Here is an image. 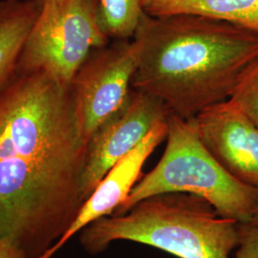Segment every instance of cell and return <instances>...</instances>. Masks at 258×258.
Instances as JSON below:
<instances>
[{
  "label": "cell",
  "mask_w": 258,
  "mask_h": 258,
  "mask_svg": "<svg viewBox=\"0 0 258 258\" xmlns=\"http://www.w3.org/2000/svg\"><path fill=\"white\" fill-rule=\"evenodd\" d=\"M87 146L70 84L18 67L0 83V239L39 258L61 237L84 203Z\"/></svg>",
  "instance_id": "obj_1"
},
{
  "label": "cell",
  "mask_w": 258,
  "mask_h": 258,
  "mask_svg": "<svg viewBox=\"0 0 258 258\" xmlns=\"http://www.w3.org/2000/svg\"><path fill=\"white\" fill-rule=\"evenodd\" d=\"M133 39L139 47L132 88L190 120L231 98L258 61V34L194 15L145 13Z\"/></svg>",
  "instance_id": "obj_2"
},
{
  "label": "cell",
  "mask_w": 258,
  "mask_h": 258,
  "mask_svg": "<svg viewBox=\"0 0 258 258\" xmlns=\"http://www.w3.org/2000/svg\"><path fill=\"white\" fill-rule=\"evenodd\" d=\"M238 225L200 196L166 192L139 201L124 214L93 222L83 229L81 241L91 253L128 240L178 258H230L239 244Z\"/></svg>",
  "instance_id": "obj_3"
},
{
  "label": "cell",
  "mask_w": 258,
  "mask_h": 258,
  "mask_svg": "<svg viewBox=\"0 0 258 258\" xmlns=\"http://www.w3.org/2000/svg\"><path fill=\"white\" fill-rule=\"evenodd\" d=\"M166 123L164 154L112 215L124 214L155 194L185 192L206 199L221 216L239 223L251 221L258 207V188L241 183L219 165L205 148L192 120L169 113Z\"/></svg>",
  "instance_id": "obj_4"
},
{
  "label": "cell",
  "mask_w": 258,
  "mask_h": 258,
  "mask_svg": "<svg viewBox=\"0 0 258 258\" xmlns=\"http://www.w3.org/2000/svg\"><path fill=\"white\" fill-rule=\"evenodd\" d=\"M109 44L98 23L96 0H44L17 67L70 84L87 56Z\"/></svg>",
  "instance_id": "obj_5"
},
{
  "label": "cell",
  "mask_w": 258,
  "mask_h": 258,
  "mask_svg": "<svg viewBox=\"0 0 258 258\" xmlns=\"http://www.w3.org/2000/svg\"><path fill=\"white\" fill-rule=\"evenodd\" d=\"M138 62L137 42L117 40L93 50L75 75L70 83L75 109L88 142L127 99Z\"/></svg>",
  "instance_id": "obj_6"
},
{
  "label": "cell",
  "mask_w": 258,
  "mask_h": 258,
  "mask_svg": "<svg viewBox=\"0 0 258 258\" xmlns=\"http://www.w3.org/2000/svg\"><path fill=\"white\" fill-rule=\"evenodd\" d=\"M169 111L156 98L132 88L123 104L105 120L88 142L82 181L85 200L102 178L147 137Z\"/></svg>",
  "instance_id": "obj_7"
},
{
  "label": "cell",
  "mask_w": 258,
  "mask_h": 258,
  "mask_svg": "<svg viewBox=\"0 0 258 258\" xmlns=\"http://www.w3.org/2000/svg\"><path fill=\"white\" fill-rule=\"evenodd\" d=\"M205 148L243 184L258 188V127L231 100L190 119Z\"/></svg>",
  "instance_id": "obj_8"
},
{
  "label": "cell",
  "mask_w": 258,
  "mask_h": 258,
  "mask_svg": "<svg viewBox=\"0 0 258 258\" xmlns=\"http://www.w3.org/2000/svg\"><path fill=\"white\" fill-rule=\"evenodd\" d=\"M166 120H160L139 146L123 157L102 178L92 194L85 200L74 222L61 237L39 258H51L79 231L102 217L112 215L128 197L142 176V169L152 152L166 139Z\"/></svg>",
  "instance_id": "obj_9"
},
{
  "label": "cell",
  "mask_w": 258,
  "mask_h": 258,
  "mask_svg": "<svg viewBox=\"0 0 258 258\" xmlns=\"http://www.w3.org/2000/svg\"><path fill=\"white\" fill-rule=\"evenodd\" d=\"M143 5L151 17L201 16L258 34V0H143Z\"/></svg>",
  "instance_id": "obj_10"
},
{
  "label": "cell",
  "mask_w": 258,
  "mask_h": 258,
  "mask_svg": "<svg viewBox=\"0 0 258 258\" xmlns=\"http://www.w3.org/2000/svg\"><path fill=\"white\" fill-rule=\"evenodd\" d=\"M43 0H0V83L19 62Z\"/></svg>",
  "instance_id": "obj_11"
},
{
  "label": "cell",
  "mask_w": 258,
  "mask_h": 258,
  "mask_svg": "<svg viewBox=\"0 0 258 258\" xmlns=\"http://www.w3.org/2000/svg\"><path fill=\"white\" fill-rule=\"evenodd\" d=\"M96 7L98 23L109 39L133 38L145 15L143 0H96Z\"/></svg>",
  "instance_id": "obj_12"
},
{
  "label": "cell",
  "mask_w": 258,
  "mask_h": 258,
  "mask_svg": "<svg viewBox=\"0 0 258 258\" xmlns=\"http://www.w3.org/2000/svg\"><path fill=\"white\" fill-rule=\"evenodd\" d=\"M229 100L258 127V61L243 77Z\"/></svg>",
  "instance_id": "obj_13"
},
{
  "label": "cell",
  "mask_w": 258,
  "mask_h": 258,
  "mask_svg": "<svg viewBox=\"0 0 258 258\" xmlns=\"http://www.w3.org/2000/svg\"><path fill=\"white\" fill-rule=\"evenodd\" d=\"M239 244L233 258H258V226L239 223Z\"/></svg>",
  "instance_id": "obj_14"
},
{
  "label": "cell",
  "mask_w": 258,
  "mask_h": 258,
  "mask_svg": "<svg viewBox=\"0 0 258 258\" xmlns=\"http://www.w3.org/2000/svg\"><path fill=\"white\" fill-rule=\"evenodd\" d=\"M0 258H26L24 251L9 238L0 239Z\"/></svg>",
  "instance_id": "obj_15"
},
{
  "label": "cell",
  "mask_w": 258,
  "mask_h": 258,
  "mask_svg": "<svg viewBox=\"0 0 258 258\" xmlns=\"http://www.w3.org/2000/svg\"><path fill=\"white\" fill-rule=\"evenodd\" d=\"M249 223H251V224H253V225H256V226H258V207L257 209H256V211L254 212V215H253V217H252L251 221L249 222Z\"/></svg>",
  "instance_id": "obj_16"
},
{
  "label": "cell",
  "mask_w": 258,
  "mask_h": 258,
  "mask_svg": "<svg viewBox=\"0 0 258 258\" xmlns=\"http://www.w3.org/2000/svg\"><path fill=\"white\" fill-rule=\"evenodd\" d=\"M43 1H44V0H43Z\"/></svg>",
  "instance_id": "obj_17"
}]
</instances>
